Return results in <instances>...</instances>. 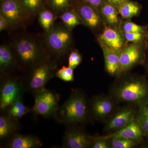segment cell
Wrapping results in <instances>:
<instances>
[{"instance_id":"1","label":"cell","mask_w":148,"mask_h":148,"mask_svg":"<svg viewBox=\"0 0 148 148\" xmlns=\"http://www.w3.org/2000/svg\"><path fill=\"white\" fill-rule=\"evenodd\" d=\"M117 103L140 106L148 103V80L145 76L126 73L117 77L108 93Z\"/></svg>"},{"instance_id":"2","label":"cell","mask_w":148,"mask_h":148,"mask_svg":"<svg viewBox=\"0 0 148 148\" xmlns=\"http://www.w3.org/2000/svg\"><path fill=\"white\" fill-rule=\"evenodd\" d=\"M17 60L19 70L26 72L29 69L51 57L42 37L22 34L12 39L10 44Z\"/></svg>"},{"instance_id":"3","label":"cell","mask_w":148,"mask_h":148,"mask_svg":"<svg viewBox=\"0 0 148 148\" xmlns=\"http://www.w3.org/2000/svg\"><path fill=\"white\" fill-rule=\"evenodd\" d=\"M89 100L83 90L77 88L59 107L56 120L67 127L84 125L90 121Z\"/></svg>"},{"instance_id":"4","label":"cell","mask_w":148,"mask_h":148,"mask_svg":"<svg viewBox=\"0 0 148 148\" xmlns=\"http://www.w3.org/2000/svg\"><path fill=\"white\" fill-rule=\"evenodd\" d=\"M43 36L49 53L58 63L69 56L73 49V35L72 31L62 23L54 24Z\"/></svg>"},{"instance_id":"5","label":"cell","mask_w":148,"mask_h":148,"mask_svg":"<svg viewBox=\"0 0 148 148\" xmlns=\"http://www.w3.org/2000/svg\"><path fill=\"white\" fill-rule=\"evenodd\" d=\"M58 63L52 57L34 65L26 72L23 79L25 89L34 94L45 89L48 82L55 76Z\"/></svg>"},{"instance_id":"6","label":"cell","mask_w":148,"mask_h":148,"mask_svg":"<svg viewBox=\"0 0 148 148\" xmlns=\"http://www.w3.org/2000/svg\"><path fill=\"white\" fill-rule=\"evenodd\" d=\"M148 47V40L141 42L128 43L121 51L119 71L117 77L129 73L139 65L144 66Z\"/></svg>"},{"instance_id":"7","label":"cell","mask_w":148,"mask_h":148,"mask_svg":"<svg viewBox=\"0 0 148 148\" xmlns=\"http://www.w3.org/2000/svg\"><path fill=\"white\" fill-rule=\"evenodd\" d=\"M0 108L3 112L11 104L22 99L24 87L23 79L12 75L1 79Z\"/></svg>"},{"instance_id":"8","label":"cell","mask_w":148,"mask_h":148,"mask_svg":"<svg viewBox=\"0 0 148 148\" xmlns=\"http://www.w3.org/2000/svg\"><path fill=\"white\" fill-rule=\"evenodd\" d=\"M119 105L108 94L94 95L89 100L90 121L106 122L119 108Z\"/></svg>"},{"instance_id":"9","label":"cell","mask_w":148,"mask_h":148,"mask_svg":"<svg viewBox=\"0 0 148 148\" xmlns=\"http://www.w3.org/2000/svg\"><path fill=\"white\" fill-rule=\"evenodd\" d=\"M0 13L8 20L11 30L25 27L32 17L21 0H1Z\"/></svg>"},{"instance_id":"10","label":"cell","mask_w":148,"mask_h":148,"mask_svg":"<svg viewBox=\"0 0 148 148\" xmlns=\"http://www.w3.org/2000/svg\"><path fill=\"white\" fill-rule=\"evenodd\" d=\"M34 95L35 103L32 108V112L36 115L56 119L59 108V95L46 88L36 92Z\"/></svg>"},{"instance_id":"11","label":"cell","mask_w":148,"mask_h":148,"mask_svg":"<svg viewBox=\"0 0 148 148\" xmlns=\"http://www.w3.org/2000/svg\"><path fill=\"white\" fill-rule=\"evenodd\" d=\"M140 107L133 104H125L117 110L105 122L103 131L106 134L120 130L138 118Z\"/></svg>"},{"instance_id":"12","label":"cell","mask_w":148,"mask_h":148,"mask_svg":"<svg viewBox=\"0 0 148 148\" xmlns=\"http://www.w3.org/2000/svg\"><path fill=\"white\" fill-rule=\"evenodd\" d=\"M72 7L79 16L83 24L93 32L105 26L101 12L92 6L76 0L74 1Z\"/></svg>"},{"instance_id":"13","label":"cell","mask_w":148,"mask_h":148,"mask_svg":"<svg viewBox=\"0 0 148 148\" xmlns=\"http://www.w3.org/2000/svg\"><path fill=\"white\" fill-rule=\"evenodd\" d=\"M82 127V125L68 127L64 135L63 147L91 148L94 136L88 134Z\"/></svg>"},{"instance_id":"14","label":"cell","mask_w":148,"mask_h":148,"mask_svg":"<svg viewBox=\"0 0 148 148\" xmlns=\"http://www.w3.org/2000/svg\"><path fill=\"white\" fill-rule=\"evenodd\" d=\"M97 40L100 45L120 51L122 50L128 43L120 28L106 25L103 32L97 36Z\"/></svg>"},{"instance_id":"15","label":"cell","mask_w":148,"mask_h":148,"mask_svg":"<svg viewBox=\"0 0 148 148\" xmlns=\"http://www.w3.org/2000/svg\"><path fill=\"white\" fill-rule=\"evenodd\" d=\"M19 69L17 60L10 45L3 43L0 46L1 79L12 75Z\"/></svg>"},{"instance_id":"16","label":"cell","mask_w":148,"mask_h":148,"mask_svg":"<svg viewBox=\"0 0 148 148\" xmlns=\"http://www.w3.org/2000/svg\"><path fill=\"white\" fill-rule=\"evenodd\" d=\"M101 137L108 139L119 138L131 139L140 142L142 146H144L145 143V135L138 118L120 130Z\"/></svg>"},{"instance_id":"17","label":"cell","mask_w":148,"mask_h":148,"mask_svg":"<svg viewBox=\"0 0 148 148\" xmlns=\"http://www.w3.org/2000/svg\"><path fill=\"white\" fill-rule=\"evenodd\" d=\"M42 146V142L36 136L16 133L7 140L5 147L9 148H38Z\"/></svg>"},{"instance_id":"18","label":"cell","mask_w":148,"mask_h":148,"mask_svg":"<svg viewBox=\"0 0 148 148\" xmlns=\"http://www.w3.org/2000/svg\"><path fill=\"white\" fill-rule=\"evenodd\" d=\"M100 46L104 56L106 72L111 76L116 77L119 71L122 51L115 50L104 45Z\"/></svg>"},{"instance_id":"19","label":"cell","mask_w":148,"mask_h":148,"mask_svg":"<svg viewBox=\"0 0 148 148\" xmlns=\"http://www.w3.org/2000/svg\"><path fill=\"white\" fill-rule=\"evenodd\" d=\"M100 11L105 25L120 28L122 21L117 8L108 0L103 3Z\"/></svg>"},{"instance_id":"20","label":"cell","mask_w":148,"mask_h":148,"mask_svg":"<svg viewBox=\"0 0 148 148\" xmlns=\"http://www.w3.org/2000/svg\"><path fill=\"white\" fill-rule=\"evenodd\" d=\"M18 121L10 117L5 113L1 114L0 116V140H7L19 129Z\"/></svg>"},{"instance_id":"21","label":"cell","mask_w":148,"mask_h":148,"mask_svg":"<svg viewBox=\"0 0 148 148\" xmlns=\"http://www.w3.org/2000/svg\"><path fill=\"white\" fill-rule=\"evenodd\" d=\"M116 8L123 19L130 20L133 17L140 15L142 6L135 1L126 0Z\"/></svg>"},{"instance_id":"22","label":"cell","mask_w":148,"mask_h":148,"mask_svg":"<svg viewBox=\"0 0 148 148\" xmlns=\"http://www.w3.org/2000/svg\"><path fill=\"white\" fill-rule=\"evenodd\" d=\"M38 22L41 27L47 33L52 29L58 15L48 8L45 7L38 13Z\"/></svg>"},{"instance_id":"23","label":"cell","mask_w":148,"mask_h":148,"mask_svg":"<svg viewBox=\"0 0 148 148\" xmlns=\"http://www.w3.org/2000/svg\"><path fill=\"white\" fill-rule=\"evenodd\" d=\"M58 17L62 24L71 31L77 26L83 24L79 16L72 6L61 12Z\"/></svg>"},{"instance_id":"24","label":"cell","mask_w":148,"mask_h":148,"mask_svg":"<svg viewBox=\"0 0 148 148\" xmlns=\"http://www.w3.org/2000/svg\"><path fill=\"white\" fill-rule=\"evenodd\" d=\"M2 112L13 119L18 121L26 114L32 112V109L25 106L22 99H20L12 103Z\"/></svg>"},{"instance_id":"25","label":"cell","mask_w":148,"mask_h":148,"mask_svg":"<svg viewBox=\"0 0 148 148\" xmlns=\"http://www.w3.org/2000/svg\"><path fill=\"white\" fill-rule=\"evenodd\" d=\"M32 17L38 15L40 11L45 7L47 0H21Z\"/></svg>"},{"instance_id":"26","label":"cell","mask_w":148,"mask_h":148,"mask_svg":"<svg viewBox=\"0 0 148 148\" xmlns=\"http://www.w3.org/2000/svg\"><path fill=\"white\" fill-rule=\"evenodd\" d=\"M74 0H47V4L58 16L61 12L71 7Z\"/></svg>"},{"instance_id":"27","label":"cell","mask_w":148,"mask_h":148,"mask_svg":"<svg viewBox=\"0 0 148 148\" xmlns=\"http://www.w3.org/2000/svg\"><path fill=\"white\" fill-rule=\"evenodd\" d=\"M109 140L110 148H134L142 145L136 140L126 138H113Z\"/></svg>"},{"instance_id":"28","label":"cell","mask_w":148,"mask_h":148,"mask_svg":"<svg viewBox=\"0 0 148 148\" xmlns=\"http://www.w3.org/2000/svg\"><path fill=\"white\" fill-rule=\"evenodd\" d=\"M138 119L144 132L145 142L147 141L144 146L148 147V109L146 105L140 106Z\"/></svg>"},{"instance_id":"29","label":"cell","mask_w":148,"mask_h":148,"mask_svg":"<svg viewBox=\"0 0 148 148\" xmlns=\"http://www.w3.org/2000/svg\"><path fill=\"white\" fill-rule=\"evenodd\" d=\"M120 28L123 32H146L148 31L147 26H141L135 24L130 20L122 21Z\"/></svg>"},{"instance_id":"30","label":"cell","mask_w":148,"mask_h":148,"mask_svg":"<svg viewBox=\"0 0 148 148\" xmlns=\"http://www.w3.org/2000/svg\"><path fill=\"white\" fill-rule=\"evenodd\" d=\"M55 77L66 82H73L74 81V70L69 66H63L56 71Z\"/></svg>"},{"instance_id":"31","label":"cell","mask_w":148,"mask_h":148,"mask_svg":"<svg viewBox=\"0 0 148 148\" xmlns=\"http://www.w3.org/2000/svg\"><path fill=\"white\" fill-rule=\"evenodd\" d=\"M123 33L127 43L141 42L148 40V31L146 32Z\"/></svg>"},{"instance_id":"32","label":"cell","mask_w":148,"mask_h":148,"mask_svg":"<svg viewBox=\"0 0 148 148\" xmlns=\"http://www.w3.org/2000/svg\"><path fill=\"white\" fill-rule=\"evenodd\" d=\"M81 54L78 50L73 49L68 56V66L75 70L82 62Z\"/></svg>"},{"instance_id":"33","label":"cell","mask_w":148,"mask_h":148,"mask_svg":"<svg viewBox=\"0 0 148 148\" xmlns=\"http://www.w3.org/2000/svg\"><path fill=\"white\" fill-rule=\"evenodd\" d=\"M91 148H110V140L101 136H94Z\"/></svg>"},{"instance_id":"34","label":"cell","mask_w":148,"mask_h":148,"mask_svg":"<svg viewBox=\"0 0 148 148\" xmlns=\"http://www.w3.org/2000/svg\"><path fill=\"white\" fill-rule=\"evenodd\" d=\"M10 30L11 29L8 20L2 14L0 13V32Z\"/></svg>"},{"instance_id":"35","label":"cell","mask_w":148,"mask_h":148,"mask_svg":"<svg viewBox=\"0 0 148 148\" xmlns=\"http://www.w3.org/2000/svg\"><path fill=\"white\" fill-rule=\"evenodd\" d=\"M80 1L92 6L100 11L101 7L106 0H80Z\"/></svg>"},{"instance_id":"36","label":"cell","mask_w":148,"mask_h":148,"mask_svg":"<svg viewBox=\"0 0 148 148\" xmlns=\"http://www.w3.org/2000/svg\"><path fill=\"white\" fill-rule=\"evenodd\" d=\"M108 1L115 7L117 8L126 0H108Z\"/></svg>"},{"instance_id":"37","label":"cell","mask_w":148,"mask_h":148,"mask_svg":"<svg viewBox=\"0 0 148 148\" xmlns=\"http://www.w3.org/2000/svg\"><path fill=\"white\" fill-rule=\"evenodd\" d=\"M144 65L145 66L146 71H147V72L148 73V47L147 51V56H146V61Z\"/></svg>"},{"instance_id":"38","label":"cell","mask_w":148,"mask_h":148,"mask_svg":"<svg viewBox=\"0 0 148 148\" xmlns=\"http://www.w3.org/2000/svg\"><path fill=\"white\" fill-rule=\"evenodd\" d=\"M146 106H147V108L148 109V103H147V104L146 105Z\"/></svg>"}]
</instances>
